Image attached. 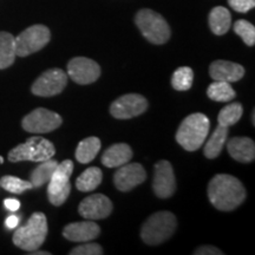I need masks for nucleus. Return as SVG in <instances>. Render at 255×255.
<instances>
[{"instance_id": "7c9ffc66", "label": "nucleus", "mask_w": 255, "mask_h": 255, "mask_svg": "<svg viewBox=\"0 0 255 255\" xmlns=\"http://www.w3.org/2000/svg\"><path fill=\"white\" fill-rule=\"evenodd\" d=\"M70 254L71 255H102L103 254V250L100 245L97 244H84L81 245V246L72 248L70 251Z\"/></svg>"}, {"instance_id": "9b49d317", "label": "nucleus", "mask_w": 255, "mask_h": 255, "mask_svg": "<svg viewBox=\"0 0 255 255\" xmlns=\"http://www.w3.org/2000/svg\"><path fill=\"white\" fill-rule=\"evenodd\" d=\"M148 109V102L142 95L128 94L113 102L110 114L115 119L129 120L139 116Z\"/></svg>"}, {"instance_id": "412c9836", "label": "nucleus", "mask_w": 255, "mask_h": 255, "mask_svg": "<svg viewBox=\"0 0 255 255\" xmlns=\"http://www.w3.org/2000/svg\"><path fill=\"white\" fill-rule=\"evenodd\" d=\"M101 145V141L98 137H87V138L79 142L77 149H76V158H77L79 163H90L100 152Z\"/></svg>"}, {"instance_id": "f3484780", "label": "nucleus", "mask_w": 255, "mask_h": 255, "mask_svg": "<svg viewBox=\"0 0 255 255\" xmlns=\"http://www.w3.org/2000/svg\"><path fill=\"white\" fill-rule=\"evenodd\" d=\"M209 75L214 81L234 83L244 77L245 69L240 64L229 62V60H215L210 64Z\"/></svg>"}, {"instance_id": "4468645a", "label": "nucleus", "mask_w": 255, "mask_h": 255, "mask_svg": "<svg viewBox=\"0 0 255 255\" xmlns=\"http://www.w3.org/2000/svg\"><path fill=\"white\" fill-rule=\"evenodd\" d=\"M78 212L85 220H102L113 212V202L103 194H94L79 203Z\"/></svg>"}, {"instance_id": "9d476101", "label": "nucleus", "mask_w": 255, "mask_h": 255, "mask_svg": "<svg viewBox=\"0 0 255 255\" xmlns=\"http://www.w3.org/2000/svg\"><path fill=\"white\" fill-rule=\"evenodd\" d=\"M68 84V75L60 69H50L40 75L32 85V94L39 97L59 95Z\"/></svg>"}, {"instance_id": "aec40b11", "label": "nucleus", "mask_w": 255, "mask_h": 255, "mask_svg": "<svg viewBox=\"0 0 255 255\" xmlns=\"http://www.w3.org/2000/svg\"><path fill=\"white\" fill-rule=\"evenodd\" d=\"M232 25L231 12L223 6H218L210 11L209 13V26L213 33L216 36H222L229 31Z\"/></svg>"}, {"instance_id": "2f4dec72", "label": "nucleus", "mask_w": 255, "mask_h": 255, "mask_svg": "<svg viewBox=\"0 0 255 255\" xmlns=\"http://www.w3.org/2000/svg\"><path fill=\"white\" fill-rule=\"evenodd\" d=\"M228 4L234 11L246 13L252 8H254L255 0H228Z\"/></svg>"}, {"instance_id": "393cba45", "label": "nucleus", "mask_w": 255, "mask_h": 255, "mask_svg": "<svg viewBox=\"0 0 255 255\" xmlns=\"http://www.w3.org/2000/svg\"><path fill=\"white\" fill-rule=\"evenodd\" d=\"M102 177H103V174H102L100 168H88L87 170L83 171L78 176L77 181H76V187H77L78 190L83 191V193L92 191L100 186L102 182Z\"/></svg>"}, {"instance_id": "39448f33", "label": "nucleus", "mask_w": 255, "mask_h": 255, "mask_svg": "<svg viewBox=\"0 0 255 255\" xmlns=\"http://www.w3.org/2000/svg\"><path fill=\"white\" fill-rule=\"evenodd\" d=\"M56 149L52 142L44 137H30L25 143L14 146L8 152V161L17 163L21 161L43 162L55 156Z\"/></svg>"}, {"instance_id": "423d86ee", "label": "nucleus", "mask_w": 255, "mask_h": 255, "mask_svg": "<svg viewBox=\"0 0 255 255\" xmlns=\"http://www.w3.org/2000/svg\"><path fill=\"white\" fill-rule=\"evenodd\" d=\"M135 23L144 38L156 45L167 43L170 38L171 31L165 19L152 9L143 8L137 12Z\"/></svg>"}, {"instance_id": "2eb2a0df", "label": "nucleus", "mask_w": 255, "mask_h": 255, "mask_svg": "<svg viewBox=\"0 0 255 255\" xmlns=\"http://www.w3.org/2000/svg\"><path fill=\"white\" fill-rule=\"evenodd\" d=\"M146 177L144 168L139 163H128L119 167L114 176L116 188L121 191H129L144 182Z\"/></svg>"}, {"instance_id": "cd10ccee", "label": "nucleus", "mask_w": 255, "mask_h": 255, "mask_svg": "<svg viewBox=\"0 0 255 255\" xmlns=\"http://www.w3.org/2000/svg\"><path fill=\"white\" fill-rule=\"evenodd\" d=\"M194 72L188 66H182L175 70L171 77V85L177 91H187L193 85Z\"/></svg>"}, {"instance_id": "5701e85b", "label": "nucleus", "mask_w": 255, "mask_h": 255, "mask_svg": "<svg viewBox=\"0 0 255 255\" xmlns=\"http://www.w3.org/2000/svg\"><path fill=\"white\" fill-rule=\"evenodd\" d=\"M228 137V128L220 126L216 128L213 132V135L209 137L208 142L206 143L205 146V155L207 158L213 159L216 158L222 151L225 143L227 141Z\"/></svg>"}, {"instance_id": "f704fd0d", "label": "nucleus", "mask_w": 255, "mask_h": 255, "mask_svg": "<svg viewBox=\"0 0 255 255\" xmlns=\"http://www.w3.org/2000/svg\"><path fill=\"white\" fill-rule=\"evenodd\" d=\"M19 221H20L19 216H17V215H9L8 218L5 220L6 228H7V229H14L19 225Z\"/></svg>"}, {"instance_id": "6e6552de", "label": "nucleus", "mask_w": 255, "mask_h": 255, "mask_svg": "<svg viewBox=\"0 0 255 255\" xmlns=\"http://www.w3.org/2000/svg\"><path fill=\"white\" fill-rule=\"evenodd\" d=\"M51 39V32L45 25H33L27 27L14 38L15 55L27 57L38 52L47 45Z\"/></svg>"}, {"instance_id": "dca6fc26", "label": "nucleus", "mask_w": 255, "mask_h": 255, "mask_svg": "<svg viewBox=\"0 0 255 255\" xmlns=\"http://www.w3.org/2000/svg\"><path fill=\"white\" fill-rule=\"evenodd\" d=\"M101 234V228L92 220H85L82 222H72L65 226L63 231L64 238L72 242L92 241Z\"/></svg>"}, {"instance_id": "a878e982", "label": "nucleus", "mask_w": 255, "mask_h": 255, "mask_svg": "<svg viewBox=\"0 0 255 255\" xmlns=\"http://www.w3.org/2000/svg\"><path fill=\"white\" fill-rule=\"evenodd\" d=\"M207 95L215 102H229L235 98V91L231 83L225 81H215L207 89Z\"/></svg>"}, {"instance_id": "0eeeda50", "label": "nucleus", "mask_w": 255, "mask_h": 255, "mask_svg": "<svg viewBox=\"0 0 255 255\" xmlns=\"http://www.w3.org/2000/svg\"><path fill=\"white\" fill-rule=\"evenodd\" d=\"M73 171V163L70 159H65L57 165L55 173L51 176L47 186V197L50 203L58 207L65 203L71 191L70 177Z\"/></svg>"}, {"instance_id": "20e7f679", "label": "nucleus", "mask_w": 255, "mask_h": 255, "mask_svg": "<svg viewBox=\"0 0 255 255\" xmlns=\"http://www.w3.org/2000/svg\"><path fill=\"white\" fill-rule=\"evenodd\" d=\"M176 229V218L170 212H157L143 223L141 238L146 245L156 246L171 238Z\"/></svg>"}, {"instance_id": "f03ea898", "label": "nucleus", "mask_w": 255, "mask_h": 255, "mask_svg": "<svg viewBox=\"0 0 255 255\" xmlns=\"http://www.w3.org/2000/svg\"><path fill=\"white\" fill-rule=\"evenodd\" d=\"M209 119L203 114H191L181 123L176 141L187 151H195L202 146L209 133Z\"/></svg>"}, {"instance_id": "f8f14e48", "label": "nucleus", "mask_w": 255, "mask_h": 255, "mask_svg": "<svg viewBox=\"0 0 255 255\" xmlns=\"http://www.w3.org/2000/svg\"><path fill=\"white\" fill-rule=\"evenodd\" d=\"M68 76L77 84L87 85L100 78L101 68L95 60L85 57H76L68 64Z\"/></svg>"}, {"instance_id": "a211bd4d", "label": "nucleus", "mask_w": 255, "mask_h": 255, "mask_svg": "<svg viewBox=\"0 0 255 255\" xmlns=\"http://www.w3.org/2000/svg\"><path fill=\"white\" fill-rule=\"evenodd\" d=\"M229 155L241 163H250L255 158V143L248 137H233L227 143Z\"/></svg>"}, {"instance_id": "f257e3e1", "label": "nucleus", "mask_w": 255, "mask_h": 255, "mask_svg": "<svg viewBox=\"0 0 255 255\" xmlns=\"http://www.w3.org/2000/svg\"><path fill=\"white\" fill-rule=\"evenodd\" d=\"M208 197L216 209L231 212L244 202L246 190L237 177L228 174H219L210 180Z\"/></svg>"}, {"instance_id": "7ed1b4c3", "label": "nucleus", "mask_w": 255, "mask_h": 255, "mask_svg": "<svg viewBox=\"0 0 255 255\" xmlns=\"http://www.w3.org/2000/svg\"><path fill=\"white\" fill-rule=\"evenodd\" d=\"M47 232L49 228L46 216L40 212L33 213L26 225L21 226L14 232L13 244L24 251H37L45 242Z\"/></svg>"}, {"instance_id": "473e14b6", "label": "nucleus", "mask_w": 255, "mask_h": 255, "mask_svg": "<svg viewBox=\"0 0 255 255\" xmlns=\"http://www.w3.org/2000/svg\"><path fill=\"white\" fill-rule=\"evenodd\" d=\"M195 255H221L223 254L222 251H220L219 248L213 247V246H202L194 252Z\"/></svg>"}, {"instance_id": "4be33fe9", "label": "nucleus", "mask_w": 255, "mask_h": 255, "mask_svg": "<svg viewBox=\"0 0 255 255\" xmlns=\"http://www.w3.org/2000/svg\"><path fill=\"white\" fill-rule=\"evenodd\" d=\"M14 37L8 32L0 31V70L7 69L15 59Z\"/></svg>"}, {"instance_id": "6ab92c4d", "label": "nucleus", "mask_w": 255, "mask_h": 255, "mask_svg": "<svg viewBox=\"0 0 255 255\" xmlns=\"http://www.w3.org/2000/svg\"><path fill=\"white\" fill-rule=\"evenodd\" d=\"M132 158V150L126 143L113 144L102 156V163L108 168H119L121 165L130 162Z\"/></svg>"}, {"instance_id": "72a5a7b5", "label": "nucleus", "mask_w": 255, "mask_h": 255, "mask_svg": "<svg viewBox=\"0 0 255 255\" xmlns=\"http://www.w3.org/2000/svg\"><path fill=\"white\" fill-rule=\"evenodd\" d=\"M4 206L9 212H17L20 208V202L15 199H6L4 200Z\"/></svg>"}, {"instance_id": "e433bc0d", "label": "nucleus", "mask_w": 255, "mask_h": 255, "mask_svg": "<svg viewBox=\"0 0 255 255\" xmlns=\"http://www.w3.org/2000/svg\"><path fill=\"white\" fill-rule=\"evenodd\" d=\"M255 111H253V114H252V122H253V124H255Z\"/></svg>"}, {"instance_id": "ddd939ff", "label": "nucleus", "mask_w": 255, "mask_h": 255, "mask_svg": "<svg viewBox=\"0 0 255 255\" xmlns=\"http://www.w3.org/2000/svg\"><path fill=\"white\" fill-rule=\"evenodd\" d=\"M152 189L159 199H168L173 196L176 189V180L170 162L159 161L155 165V175L152 181Z\"/></svg>"}, {"instance_id": "b1692460", "label": "nucleus", "mask_w": 255, "mask_h": 255, "mask_svg": "<svg viewBox=\"0 0 255 255\" xmlns=\"http://www.w3.org/2000/svg\"><path fill=\"white\" fill-rule=\"evenodd\" d=\"M39 163L40 164L37 168H34L30 175V182L33 188H39L49 182L52 174L55 173L57 165H58V162L52 158L39 162Z\"/></svg>"}, {"instance_id": "c85d7f7f", "label": "nucleus", "mask_w": 255, "mask_h": 255, "mask_svg": "<svg viewBox=\"0 0 255 255\" xmlns=\"http://www.w3.org/2000/svg\"><path fill=\"white\" fill-rule=\"evenodd\" d=\"M0 187H2L5 190L13 194H23L24 191L33 188L30 181H24L15 176L1 177V180H0Z\"/></svg>"}, {"instance_id": "c9c22d12", "label": "nucleus", "mask_w": 255, "mask_h": 255, "mask_svg": "<svg viewBox=\"0 0 255 255\" xmlns=\"http://www.w3.org/2000/svg\"><path fill=\"white\" fill-rule=\"evenodd\" d=\"M30 253L33 254V255H50L49 252H36V251H33V252H30Z\"/></svg>"}, {"instance_id": "4c0bfd02", "label": "nucleus", "mask_w": 255, "mask_h": 255, "mask_svg": "<svg viewBox=\"0 0 255 255\" xmlns=\"http://www.w3.org/2000/svg\"><path fill=\"white\" fill-rule=\"evenodd\" d=\"M0 163H4V158H2L1 156H0Z\"/></svg>"}, {"instance_id": "c756f323", "label": "nucleus", "mask_w": 255, "mask_h": 255, "mask_svg": "<svg viewBox=\"0 0 255 255\" xmlns=\"http://www.w3.org/2000/svg\"><path fill=\"white\" fill-rule=\"evenodd\" d=\"M234 31L238 36L242 38V40L248 46H254L255 44V27L250 21L240 19L234 24Z\"/></svg>"}, {"instance_id": "bb28decb", "label": "nucleus", "mask_w": 255, "mask_h": 255, "mask_svg": "<svg viewBox=\"0 0 255 255\" xmlns=\"http://www.w3.org/2000/svg\"><path fill=\"white\" fill-rule=\"evenodd\" d=\"M242 114H244V108L240 103H231L226 105L223 109L219 113L218 122L220 126L232 127L240 121Z\"/></svg>"}, {"instance_id": "1a4fd4ad", "label": "nucleus", "mask_w": 255, "mask_h": 255, "mask_svg": "<svg viewBox=\"0 0 255 255\" xmlns=\"http://www.w3.org/2000/svg\"><path fill=\"white\" fill-rule=\"evenodd\" d=\"M63 120L57 113L45 108H38L23 119L21 126L25 131L31 133H47L62 126Z\"/></svg>"}]
</instances>
